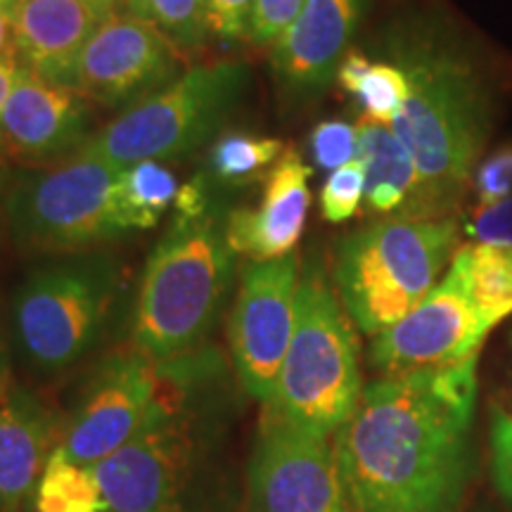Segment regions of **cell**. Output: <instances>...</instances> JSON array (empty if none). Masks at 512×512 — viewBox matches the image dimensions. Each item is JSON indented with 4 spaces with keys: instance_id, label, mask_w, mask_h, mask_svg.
I'll return each mask as SVG.
<instances>
[{
    "instance_id": "obj_26",
    "label": "cell",
    "mask_w": 512,
    "mask_h": 512,
    "mask_svg": "<svg viewBox=\"0 0 512 512\" xmlns=\"http://www.w3.org/2000/svg\"><path fill=\"white\" fill-rule=\"evenodd\" d=\"M143 17L169 38L178 53H195L211 36L204 0H145Z\"/></svg>"
},
{
    "instance_id": "obj_20",
    "label": "cell",
    "mask_w": 512,
    "mask_h": 512,
    "mask_svg": "<svg viewBox=\"0 0 512 512\" xmlns=\"http://www.w3.org/2000/svg\"><path fill=\"white\" fill-rule=\"evenodd\" d=\"M356 159L366 169L368 211L387 216H413L420 197V176L411 152L392 126L361 114L356 121Z\"/></svg>"
},
{
    "instance_id": "obj_25",
    "label": "cell",
    "mask_w": 512,
    "mask_h": 512,
    "mask_svg": "<svg viewBox=\"0 0 512 512\" xmlns=\"http://www.w3.org/2000/svg\"><path fill=\"white\" fill-rule=\"evenodd\" d=\"M470 297L486 330L512 316V247L470 245Z\"/></svg>"
},
{
    "instance_id": "obj_14",
    "label": "cell",
    "mask_w": 512,
    "mask_h": 512,
    "mask_svg": "<svg viewBox=\"0 0 512 512\" xmlns=\"http://www.w3.org/2000/svg\"><path fill=\"white\" fill-rule=\"evenodd\" d=\"M188 446L174 408L164 411L112 456L93 465L107 512H183Z\"/></svg>"
},
{
    "instance_id": "obj_19",
    "label": "cell",
    "mask_w": 512,
    "mask_h": 512,
    "mask_svg": "<svg viewBox=\"0 0 512 512\" xmlns=\"http://www.w3.org/2000/svg\"><path fill=\"white\" fill-rule=\"evenodd\" d=\"M48 415L24 392L0 399V508L15 510L41 482L48 453Z\"/></svg>"
},
{
    "instance_id": "obj_32",
    "label": "cell",
    "mask_w": 512,
    "mask_h": 512,
    "mask_svg": "<svg viewBox=\"0 0 512 512\" xmlns=\"http://www.w3.org/2000/svg\"><path fill=\"white\" fill-rule=\"evenodd\" d=\"M491 465L498 494L512 508V418L498 406L491 413Z\"/></svg>"
},
{
    "instance_id": "obj_5",
    "label": "cell",
    "mask_w": 512,
    "mask_h": 512,
    "mask_svg": "<svg viewBox=\"0 0 512 512\" xmlns=\"http://www.w3.org/2000/svg\"><path fill=\"white\" fill-rule=\"evenodd\" d=\"M358 337L320 268L299 278L297 320L271 411L302 430L332 437L363 394Z\"/></svg>"
},
{
    "instance_id": "obj_1",
    "label": "cell",
    "mask_w": 512,
    "mask_h": 512,
    "mask_svg": "<svg viewBox=\"0 0 512 512\" xmlns=\"http://www.w3.org/2000/svg\"><path fill=\"white\" fill-rule=\"evenodd\" d=\"M477 358L382 375L363 389L332 434L354 512H460L472 472Z\"/></svg>"
},
{
    "instance_id": "obj_34",
    "label": "cell",
    "mask_w": 512,
    "mask_h": 512,
    "mask_svg": "<svg viewBox=\"0 0 512 512\" xmlns=\"http://www.w3.org/2000/svg\"><path fill=\"white\" fill-rule=\"evenodd\" d=\"M19 74H22V64H19L17 60L0 62V117H3L5 102H8L12 88H15V83L19 79Z\"/></svg>"
},
{
    "instance_id": "obj_13",
    "label": "cell",
    "mask_w": 512,
    "mask_h": 512,
    "mask_svg": "<svg viewBox=\"0 0 512 512\" xmlns=\"http://www.w3.org/2000/svg\"><path fill=\"white\" fill-rule=\"evenodd\" d=\"M164 384L155 361L138 354L114 356L88 389L86 399L76 408L62 439V453L76 465L93 467L112 456L169 411Z\"/></svg>"
},
{
    "instance_id": "obj_24",
    "label": "cell",
    "mask_w": 512,
    "mask_h": 512,
    "mask_svg": "<svg viewBox=\"0 0 512 512\" xmlns=\"http://www.w3.org/2000/svg\"><path fill=\"white\" fill-rule=\"evenodd\" d=\"M34 505L36 512H107L93 467L67 460L60 446L50 453Z\"/></svg>"
},
{
    "instance_id": "obj_28",
    "label": "cell",
    "mask_w": 512,
    "mask_h": 512,
    "mask_svg": "<svg viewBox=\"0 0 512 512\" xmlns=\"http://www.w3.org/2000/svg\"><path fill=\"white\" fill-rule=\"evenodd\" d=\"M309 145L313 162H316L320 169L335 171L339 166L349 164L351 159H356V124H349V121L342 119L320 121V124L313 128Z\"/></svg>"
},
{
    "instance_id": "obj_17",
    "label": "cell",
    "mask_w": 512,
    "mask_h": 512,
    "mask_svg": "<svg viewBox=\"0 0 512 512\" xmlns=\"http://www.w3.org/2000/svg\"><path fill=\"white\" fill-rule=\"evenodd\" d=\"M363 5L366 0H306L290 29L271 46L280 81L297 93H316L337 79Z\"/></svg>"
},
{
    "instance_id": "obj_30",
    "label": "cell",
    "mask_w": 512,
    "mask_h": 512,
    "mask_svg": "<svg viewBox=\"0 0 512 512\" xmlns=\"http://www.w3.org/2000/svg\"><path fill=\"white\" fill-rule=\"evenodd\" d=\"M204 10L211 36L221 41H249L256 0H204Z\"/></svg>"
},
{
    "instance_id": "obj_16",
    "label": "cell",
    "mask_w": 512,
    "mask_h": 512,
    "mask_svg": "<svg viewBox=\"0 0 512 512\" xmlns=\"http://www.w3.org/2000/svg\"><path fill=\"white\" fill-rule=\"evenodd\" d=\"M313 169L297 150H285L268 171L259 209L238 207L226 214V240L235 256L254 264L285 259L302 240L311 209Z\"/></svg>"
},
{
    "instance_id": "obj_7",
    "label": "cell",
    "mask_w": 512,
    "mask_h": 512,
    "mask_svg": "<svg viewBox=\"0 0 512 512\" xmlns=\"http://www.w3.org/2000/svg\"><path fill=\"white\" fill-rule=\"evenodd\" d=\"M121 169L81 152L50 169L12 176L3 221L27 252H83L126 233L119 216Z\"/></svg>"
},
{
    "instance_id": "obj_39",
    "label": "cell",
    "mask_w": 512,
    "mask_h": 512,
    "mask_svg": "<svg viewBox=\"0 0 512 512\" xmlns=\"http://www.w3.org/2000/svg\"><path fill=\"white\" fill-rule=\"evenodd\" d=\"M501 408V406H498ZM501 411H505L512 418V368H510V373H508V387H505V392H503V408Z\"/></svg>"
},
{
    "instance_id": "obj_23",
    "label": "cell",
    "mask_w": 512,
    "mask_h": 512,
    "mask_svg": "<svg viewBox=\"0 0 512 512\" xmlns=\"http://www.w3.org/2000/svg\"><path fill=\"white\" fill-rule=\"evenodd\" d=\"M283 140L254 136L245 131H226L214 140L209 150V171L216 183L240 188L268 176L275 162L283 157Z\"/></svg>"
},
{
    "instance_id": "obj_38",
    "label": "cell",
    "mask_w": 512,
    "mask_h": 512,
    "mask_svg": "<svg viewBox=\"0 0 512 512\" xmlns=\"http://www.w3.org/2000/svg\"><path fill=\"white\" fill-rule=\"evenodd\" d=\"M12 169L5 162L3 157H0V221H3V209H5V195H8L10 190V183H12Z\"/></svg>"
},
{
    "instance_id": "obj_10",
    "label": "cell",
    "mask_w": 512,
    "mask_h": 512,
    "mask_svg": "<svg viewBox=\"0 0 512 512\" xmlns=\"http://www.w3.org/2000/svg\"><path fill=\"white\" fill-rule=\"evenodd\" d=\"M472 247H458L439 285L389 330L373 337L370 363L382 375H406L477 358L489 330L470 297Z\"/></svg>"
},
{
    "instance_id": "obj_21",
    "label": "cell",
    "mask_w": 512,
    "mask_h": 512,
    "mask_svg": "<svg viewBox=\"0 0 512 512\" xmlns=\"http://www.w3.org/2000/svg\"><path fill=\"white\" fill-rule=\"evenodd\" d=\"M337 81L356 98L363 114L392 126L408 98V79L399 64L373 62L358 50H349L339 62Z\"/></svg>"
},
{
    "instance_id": "obj_22",
    "label": "cell",
    "mask_w": 512,
    "mask_h": 512,
    "mask_svg": "<svg viewBox=\"0 0 512 512\" xmlns=\"http://www.w3.org/2000/svg\"><path fill=\"white\" fill-rule=\"evenodd\" d=\"M178 181L162 162H140L121 169L117 185L119 216L128 230L155 228L164 211L176 202Z\"/></svg>"
},
{
    "instance_id": "obj_29",
    "label": "cell",
    "mask_w": 512,
    "mask_h": 512,
    "mask_svg": "<svg viewBox=\"0 0 512 512\" xmlns=\"http://www.w3.org/2000/svg\"><path fill=\"white\" fill-rule=\"evenodd\" d=\"M465 233L475 245L512 247V197L494 204H479L472 219L465 223Z\"/></svg>"
},
{
    "instance_id": "obj_2",
    "label": "cell",
    "mask_w": 512,
    "mask_h": 512,
    "mask_svg": "<svg viewBox=\"0 0 512 512\" xmlns=\"http://www.w3.org/2000/svg\"><path fill=\"white\" fill-rule=\"evenodd\" d=\"M408 98L392 124L420 176L418 219L453 216L489 133V95L453 34L425 24L394 43Z\"/></svg>"
},
{
    "instance_id": "obj_4",
    "label": "cell",
    "mask_w": 512,
    "mask_h": 512,
    "mask_svg": "<svg viewBox=\"0 0 512 512\" xmlns=\"http://www.w3.org/2000/svg\"><path fill=\"white\" fill-rule=\"evenodd\" d=\"M458 235L456 216H387L351 233L339 245L335 283L354 325L377 337L406 318L448 271Z\"/></svg>"
},
{
    "instance_id": "obj_6",
    "label": "cell",
    "mask_w": 512,
    "mask_h": 512,
    "mask_svg": "<svg viewBox=\"0 0 512 512\" xmlns=\"http://www.w3.org/2000/svg\"><path fill=\"white\" fill-rule=\"evenodd\" d=\"M247 83L245 62L197 64L162 91L121 112L79 152L114 169L188 155L219 131L245 95Z\"/></svg>"
},
{
    "instance_id": "obj_41",
    "label": "cell",
    "mask_w": 512,
    "mask_h": 512,
    "mask_svg": "<svg viewBox=\"0 0 512 512\" xmlns=\"http://www.w3.org/2000/svg\"><path fill=\"white\" fill-rule=\"evenodd\" d=\"M124 8H128V12H133V15H140L143 17L145 12V0H119Z\"/></svg>"
},
{
    "instance_id": "obj_35",
    "label": "cell",
    "mask_w": 512,
    "mask_h": 512,
    "mask_svg": "<svg viewBox=\"0 0 512 512\" xmlns=\"http://www.w3.org/2000/svg\"><path fill=\"white\" fill-rule=\"evenodd\" d=\"M17 60L15 50V19L0 10V62Z\"/></svg>"
},
{
    "instance_id": "obj_37",
    "label": "cell",
    "mask_w": 512,
    "mask_h": 512,
    "mask_svg": "<svg viewBox=\"0 0 512 512\" xmlns=\"http://www.w3.org/2000/svg\"><path fill=\"white\" fill-rule=\"evenodd\" d=\"M10 387V366H8V349H5L3 335H0V399L8 396Z\"/></svg>"
},
{
    "instance_id": "obj_40",
    "label": "cell",
    "mask_w": 512,
    "mask_h": 512,
    "mask_svg": "<svg viewBox=\"0 0 512 512\" xmlns=\"http://www.w3.org/2000/svg\"><path fill=\"white\" fill-rule=\"evenodd\" d=\"M22 3H24V0H0V10L8 12V15L15 19L19 8H22Z\"/></svg>"
},
{
    "instance_id": "obj_31",
    "label": "cell",
    "mask_w": 512,
    "mask_h": 512,
    "mask_svg": "<svg viewBox=\"0 0 512 512\" xmlns=\"http://www.w3.org/2000/svg\"><path fill=\"white\" fill-rule=\"evenodd\" d=\"M306 0H256L249 41L254 46H273L302 12Z\"/></svg>"
},
{
    "instance_id": "obj_3",
    "label": "cell",
    "mask_w": 512,
    "mask_h": 512,
    "mask_svg": "<svg viewBox=\"0 0 512 512\" xmlns=\"http://www.w3.org/2000/svg\"><path fill=\"white\" fill-rule=\"evenodd\" d=\"M233 273L226 216L214 204L202 214H176L140 283L133 320L140 354L164 363L195 349L216 323Z\"/></svg>"
},
{
    "instance_id": "obj_18",
    "label": "cell",
    "mask_w": 512,
    "mask_h": 512,
    "mask_svg": "<svg viewBox=\"0 0 512 512\" xmlns=\"http://www.w3.org/2000/svg\"><path fill=\"white\" fill-rule=\"evenodd\" d=\"M102 24L83 0H24L15 15V50L22 69L74 86L79 57Z\"/></svg>"
},
{
    "instance_id": "obj_27",
    "label": "cell",
    "mask_w": 512,
    "mask_h": 512,
    "mask_svg": "<svg viewBox=\"0 0 512 512\" xmlns=\"http://www.w3.org/2000/svg\"><path fill=\"white\" fill-rule=\"evenodd\" d=\"M366 197V169L358 159L330 171L320 190V211L328 223H344L354 219Z\"/></svg>"
},
{
    "instance_id": "obj_12",
    "label": "cell",
    "mask_w": 512,
    "mask_h": 512,
    "mask_svg": "<svg viewBox=\"0 0 512 512\" xmlns=\"http://www.w3.org/2000/svg\"><path fill=\"white\" fill-rule=\"evenodd\" d=\"M181 53L150 19L117 12L95 29L76 64L74 88L102 107H133L181 76Z\"/></svg>"
},
{
    "instance_id": "obj_42",
    "label": "cell",
    "mask_w": 512,
    "mask_h": 512,
    "mask_svg": "<svg viewBox=\"0 0 512 512\" xmlns=\"http://www.w3.org/2000/svg\"><path fill=\"white\" fill-rule=\"evenodd\" d=\"M34 512H36V510H34Z\"/></svg>"
},
{
    "instance_id": "obj_15",
    "label": "cell",
    "mask_w": 512,
    "mask_h": 512,
    "mask_svg": "<svg viewBox=\"0 0 512 512\" xmlns=\"http://www.w3.org/2000/svg\"><path fill=\"white\" fill-rule=\"evenodd\" d=\"M88 105L74 86L22 69L0 117V157L48 162L86 145Z\"/></svg>"
},
{
    "instance_id": "obj_36",
    "label": "cell",
    "mask_w": 512,
    "mask_h": 512,
    "mask_svg": "<svg viewBox=\"0 0 512 512\" xmlns=\"http://www.w3.org/2000/svg\"><path fill=\"white\" fill-rule=\"evenodd\" d=\"M83 3L88 5V8H91L95 15H98L102 22H105L107 17H112V15H117L119 12V0H83Z\"/></svg>"
},
{
    "instance_id": "obj_8",
    "label": "cell",
    "mask_w": 512,
    "mask_h": 512,
    "mask_svg": "<svg viewBox=\"0 0 512 512\" xmlns=\"http://www.w3.org/2000/svg\"><path fill=\"white\" fill-rule=\"evenodd\" d=\"M117 287L107 254H76L36 268L12 297V330L31 366L62 370L98 339Z\"/></svg>"
},
{
    "instance_id": "obj_33",
    "label": "cell",
    "mask_w": 512,
    "mask_h": 512,
    "mask_svg": "<svg viewBox=\"0 0 512 512\" xmlns=\"http://www.w3.org/2000/svg\"><path fill=\"white\" fill-rule=\"evenodd\" d=\"M475 192L482 204H494L512 197V145H505L484 159L475 171Z\"/></svg>"
},
{
    "instance_id": "obj_9",
    "label": "cell",
    "mask_w": 512,
    "mask_h": 512,
    "mask_svg": "<svg viewBox=\"0 0 512 512\" xmlns=\"http://www.w3.org/2000/svg\"><path fill=\"white\" fill-rule=\"evenodd\" d=\"M247 512H354L332 439L266 408L247 472Z\"/></svg>"
},
{
    "instance_id": "obj_11",
    "label": "cell",
    "mask_w": 512,
    "mask_h": 512,
    "mask_svg": "<svg viewBox=\"0 0 512 512\" xmlns=\"http://www.w3.org/2000/svg\"><path fill=\"white\" fill-rule=\"evenodd\" d=\"M299 266L297 256L252 264L228 320V342L242 387L271 406L294 320H297Z\"/></svg>"
}]
</instances>
